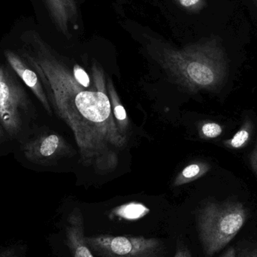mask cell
Returning a JSON list of instances; mask_svg holds the SVG:
<instances>
[{"mask_svg": "<svg viewBox=\"0 0 257 257\" xmlns=\"http://www.w3.org/2000/svg\"><path fill=\"white\" fill-rule=\"evenodd\" d=\"M30 38L33 51L24 52V57L48 90L57 115L73 133L81 163L99 175L114 172L127 139L114 120L103 69L95 61L93 83L84 87L38 33H31Z\"/></svg>", "mask_w": 257, "mask_h": 257, "instance_id": "1", "label": "cell"}, {"mask_svg": "<svg viewBox=\"0 0 257 257\" xmlns=\"http://www.w3.org/2000/svg\"><path fill=\"white\" fill-rule=\"evenodd\" d=\"M145 43L150 55L171 78L192 93L218 90L227 77V58L217 39H204L177 48L147 35Z\"/></svg>", "mask_w": 257, "mask_h": 257, "instance_id": "2", "label": "cell"}, {"mask_svg": "<svg viewBox=\"0 0 257 257\" xmlns=\"http://www.w3.org/2000/svg\"><path fill=\"white\" fill-rule=\"evenodd\" d=\"M247 208L239 202H209L198 213L197 229L208 256L226 247L247 221Z\"/></svg>", "mask_w": 257, "mask_h": 257, "instance_id": "3", "label": "cell"}, {"mask_svg": "<svg viewBox=\"0 0 257 257\" xmlns=\"http://www.w3.org/2000/svg\"><path fill=\"white\" fill-rule=\"evenodd\" d=\"M92 253L99 257H163L164 243L142 236L97 235L86 237Z\"/></svg>", "mask_w": 257, "mask_h": 257, "instance_id": "4", "label": "cell"}, {"mask_svg": "<svg viewBox=\"0 0 257 257\" xmlns=\"http://www.w3.org/2000/svg\"><path fill=\"white\" fill-rule=\"evenodd\" d=\"M27 108L24 90L0 66V123L10 136H17L21 131L22 113Z\"/></svg>", "mask_w": 257, "mask_h": 257, "instance_id": "5", "label": "cell"}, {"mask_svg": "<svg viewBox=\"0 0 257 257\" xmlns=\"http://www.w3.org/2000/svg\"><path fill=\"white\" fill-rule=\"evenodd\" d=\"M57 30L71 38L70 26L76 27L78 20L77 0H44Z\"/></svg>", "mask_w": 257, "mask_h": 257, "instance_id": "6", "label": "cell"}, {"mask_svg": "<svg viewBox=\"0 0 257 257\" xmlns=\"http://www.w3.org/2000/svg\"><path fill=\"white\" fill-rule=\"evenodd\" d=\"M5 56L17 75L21 78L24 84L30 88L35 96L40 101L45 110L51 114V108L48 102V98L37 72H35L33 69L27 66V65L21 60V57L12 51H5Z\"/></svg>", "mask_w": 257, "mask_h": 257, "instance_id": "7", "label": "cell"}, {"mask_svg": "<svg viewBox=\"0 0 257 257\" xmlns=\"http://www.w3.org/2000/svg\"><path fill=\"white\" fill-rule=\"evenodd\" d=\"M66 244L72 257H94L86 242L84 218L81 210L75 208L68 218L66 227Z\"/></svg>", "mask_w": 257, "mask_h": 257, "instance_id": "8", "label": "cell"}, {"mask_svg": "<svg viewBox=\"0 0 257 257\" xmlns=\"http://www.w3.org/2000/svg\"><path fill=\"white\" fill-rule=\"evenodd\" d=\"M61 138L56 134L38 138L29 142L24 148V155L29 161L35 163H44L54 158L63 149Z\"/></svg>", "mask_w": 257, "mask_h": 257, "instance_id": "9", "label": "cell"}, {"mask_svg": "<svg viewBox=\"0 0 257 257\" xmlns=\"http://www.w3.org/2000/svg\"><path fill=\"white\" fill-rule=\"evenodd\" d=\"M253 125L251 120L245 118L240 130L234 135L233 137L225 140L223 145L229 149H241L248 144L253 133Z\"/></svg>", "mask_w": 257, "mask_h": 257, "instance_id": "10", "label": "cell"}, {"mask_svg": "<svg viewBox=\"0 0 257 257\" xmlns=\"http://www.w3.org/2000/svg\"><path fill=\"white\" fill-rule=\"evenodd\" d=\"M211 169L210 165L205 163H195L189 165L182 171L175 181V185H181L201 178Z\"/></svg>", "mask_w": 257, "mask_h": 257, "instance_id": "11", "label": "cell"}, {"mask_svg": "<svg viewBox=\"0 0 257 257\" xmlns=\"http://www.w3.org/2000/svg\"><path fill=\"white\" fill-rule=\"evenodd\" d=\"M108 93L110 96V102H111V108H112L114 117H115L116 120H118V123L121 127V130L123 127H124V130H127L128 123L126 111H125L123 105L120 103V100L117 97L115 89L113 87L111 81H108ZM122 132H123V130H122Z\"/></svg>", "mask_w": 257, "mask_h": 257, "instance_id": "12", "label": "cell"}, {"mask_svg": "<svg viewBox=\"0 0 257 257\" xmlns=\"http://www.w3.org/2000/svg\"><path fill=\"white\" fill-rule=\"evenodd\" d=\"M148 212V208L139 203H130L123 205L117 210V215L127 220L140 218Z\"/></svg>", "mask_w": 257, "mask_h": 257, "instance_id": "13", "label": "cell"}, {"mask_svg": "<svg viewBox=\"0 0 257 257\" xmlns=\"http://www.w3.org/2000/svg\"><path fill=\"white\" fill-rule=\"evenodd\" d=\"M175 4L189 13H199L207 6L206 0H174Z\"/></svg>", "mask_w": 257, "mask_h": 257, "instance_id": "14", "label": "cell"}, {"mask_svg": "<svg viewBox=\"0 0 257 257\" xmlns=\"http://www.w3.org/2000/svg\"><path fill=\"white\" fill-rule=\"evenodd\" d=\"M223 128L221 125L216 122H205L201 126V136L205 139H216L223 133Z\"/></svg>", "mask_w": 257, "mask_h": 257, "instance_id": "15", "label": "cell"}, {"mask_svg": "<svg viewBox=\"0 0 257 257\" xmlns=\"http://www.w3.org/2000/svg\"><path fill=\"white\" fill-rule=\"evenodd\" d=\"M74 76L79 84L84 87H88L91 85V79L88 74L79 65L75 64L72 67Z\"/></svg>", "mask_w": 257, "mask_h": 257, "instance_id": "16", "label": "cell"}, {"mask_svg": "<svg viewBox=\"0 0 257 257\" xmlns=\"http://www.w3.org/2000/svg\"><path fill=\"white\" fill-rule=\"evenodd\" d=\"M174 257H192V255L188 247L184 243L179 241Z\"/></svg>", "mask_w": 257, "mask_h": 257, "instance_id": "17", "label": "cell"}, {"mask_svg": "<svg viewBox=\"0 0 257 257\" xmlns=\"http://www.w3.org/2000/svg\"><path fill=\"white\" fill-rule=\"evenodd\" d=\"M0 257H20L19 252L14 247H8L0 250Z\"/></svg>", "mask_w": 257, "mask_h": 257, "instance_id": "18", "label": "cell"}, {"mask_svg": "<svg viewBox=\"0 0 257 257\" xmlns=\"http://www.w3.org/2000/svg\"><path fill=\"white\" fill-rule=\"evenodd\" d=\"M250 166L257 176V142L250 157Z\"/></svg>", "mask_w": 257, "mask_h": 257, "instance_id": "19", "label": "cell"}, {"mask_svg": "<svg viewBox=\"0 0 257 257\" xmlns=\"http://www.w3.org/2000/svg\"><path fill=\"white\" fill-rule=\"evenodd\" d=\"M238 257H257V248L250 249V250L241 252L239 256Z\"/></svg>", "mask_w": 257, "mask_h": 257, "instance_id": "20", "label": "cell"}, {"mask_svg": "<svg viewBox=\"0 0 257 257\" xmlns=\"http://www.w3.org/2000/svg\"><path fill=\"white\" fill-rule=\"evenodd\" d=\"M220 257H236V251H235V248L230 247Z\"/></svg>", "mask_w": 257, "mask_h": 257, "instance_id": "21", "label": "cell"}, {"mask_svg": "<svg viewBox=\"0 0 257 257\" xmlns=\"http://www.w3.org/2000/svg\"><path fill=\"white\" fill-rule=\"evenodd\" d=\"M1 135H2V131H1V130H0V137H1Z\"/></svg>", "mask_w": 257, "mask_h": 257, "instance_id": "22", "label": "cell"}, {"mask_svg": "<svg viewBox=\"0 0 257 257\" xmlns=\"http://www.w3.org/2000/svg\"><path fill=\"white\" fill-rule=\"evenodd\" d=\"M256 2H257V0H256Z\"/></svg>", "mask_w": 257, "mask_h": 257, "instance_id": "23", "label": "cell"}]
</instances>
